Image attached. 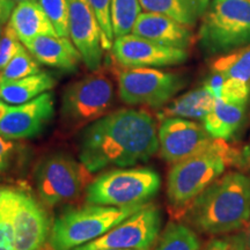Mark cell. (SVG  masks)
<instances>
[{
  "label": "cell",
  "instance_id": "obj_10",
  "mask_svg": "<svg viewBox=\"0 0 250 250\" xmlns=\"http://www.w3.org/2000/svg\"><path fill=\"white\" fill-rule=\"evenodd\" d=\"M161 224L160 210L147 204L102 236L72 250H148L160 234Z\"/></svg>",
  "mask_w": 250,
  "mask_h": 250
},
{
  "label": "cell",
  "instance_id": "obj_20",
  "mask_svg": "<svg viewBox=\"0 0 250 250\" xmlns=\"http://www.w3.org/2000/svg\"><path fill=\"white\" fill-rule=\"evenodd\" d=\"M215 96L205 85L192 89L179 98L173 99L156 114L159 121L169 117H181L187 120H204L213 108Z\"/></svg>",
  "mask_w": 250,
  "mask_h": 250
},
{
  "label": "cell",
  "instance_id": "obj_30",
  "mask_svg": "<svg viewBox=\"0 0 250 250\" xmlns=\"http://www.w3.org/2000/svg\"><path fill=\"white\" fill-rule=\"evenodd\" d=\"M22 43L9 22L4 27L1 39H0V71L5 68L9 61L14 57L15 54L21 48Z\"/></svg>",
  "mask_w": 250,
  "mask_h": 250
},
{
  "label": "cell",
  "instance_id": "obj_11",
  "mask_svg": "<svg viewBox=\"0 0 250 250\" xmlns=\"http://www.w3.org/2000/svg\"><path fill=\"white\" fill-rule=\"evenodd\" d=\"M115 61L123 67H164L187 62V50L159 44L127 34L116 37L111 48Z\"/></svg>",
  "mask_w": 250,
  "mask_h": 250
},
{
  "label": "cell",
  "instance_id": "obj_4",
  "mask_svg": "<svg viewBox=\"0 0 250 250\" xmlns=\"http://www.w3.org/2000/svg\"><path fill=\"white\" fill-rule=\"evenodd\" d=\"M147 205V204H145ZM145 205L115 208L93 205L68 208L55 219L49 243L52 250H72L102 236Z\"/></svg>",
  "mask_w": 250,
  "mask_h": 250
},
{
  "label": "cell",
  "instance_id": "obj_27",
  "mask_svg": "<svg viewBox=\"0 0 250 250\" xmlns=\"http://www.w3.org/2000/svg\"><path fill=\"white\" fill-rule=\"evenodd\" d=\"M48 15L56 33L61 37H70L67 0H36Z\"/></svg>",
  "mask_w": 250,
  "mask_h": 250
},
{
  "label": "cell",
  "instance_id": "obj_40",
  "mask_svg": "<svg viewBox=\"0 0 250 250\" xmlns=\"http://www.w3.org/2000/svg\"><path fill=\"white\" fill-rule=\"evenodd\" d=\"M104 250H137V249H104Z\"/></svg>",
  "mask_w": 250,
  "mask_h": 250
},
{
  "label": "cell",
  "instance_id": "obj_25",
  "mask_svg": "<svg viewBox=\"0 0 250 250\" xmlns=\"http://www.w3.org/2000/svg\"><path fill=\"white\" fill-rule=\"evenodd\" d=\"M142 9L139 0H111V22L115 39L132 33Z\"/></svg>",
  "mask_w": 250,
  "mask_h": 250
},
{
  "label": "cell",
  "instance_id": "obj_2",
  "mask_svg": "<svg viewBox=\"0 0 250 250\" xmlns=\"http://www.w3.org/2000/svg\"><path fill=\"white\" fill-rule=\"evenodd\" d=\"M184 214L193 228L208 235L242 229L250 220V177L228 171L206 188Z\"/></svg>",
  "mask_w": 250,
  "mask_h": 250
},
{
  "label": "cell",
  "instance_id": "obj_34",
  "mask_svg": "<svg viewBox=\"0 0 250 250\" xmlns=\"http://www.w3.org/2000/svg\"><path fill=\"white\" fill-rule=\"evenodd\" d=\"M15 8L14 0H0V24L6 26Z\"/></svg>",
  "mask_w": 250,
  "mask_h": 250
},
{
  "label": "cell",
  "instance_id": "obj_23",
  "mask_svg": "<svg viewBox=\"0 0 250 250\" xmlns=\"http://www.w3.org/2000/svg\"><path fill=\"white\" fill-rule=\"evenodd\" d=\"M211 68L225 79H239L250 83V45L221 55L212 62Z\"/></svg>",
  "mask_w": 250,
  "mask_h": 250
},
{
  "label": "cell",
  "instance_id": "obj_12",
  "mask_svg": "<svg viewBox=\"0 0 250 250\" xmlns=\"http://www.w3.org/2000/svg\"><path fill=\"white\" fill-rule=\"evenodd\" d=\"M158 136L161 158L169 164H176L201 152L214 139L204 125L181 117L161 121Z\"/></svg>",
  "mask_w": 250,
  "mask_h": 250
},
{
  "label": "cell",
  "instance_id": "obj_7",
  "mask_svg": "<svg viewBox=\"0 0 250 250\" xmlns=\"http://www.w3.org/2000/svg\"><path fill=\"white\" fill-rule=\"evenodd\" d=\"M115 99L114 83L102 72L71 83L64 90L61 117L68 130L83 129L92 122L104 116Z\"/></svg>",
  "mask_w": 250,
  "mask_h": 250
},
{
  "label": "cell",
  "instance_id": "obj_29",
  "mask_svg": "<svg viewBox=\"0 0 250 250\" xmlns=\"http://www.w3.org/2000/svg\"><path fill=\"white\" fill-rule=\"evenodd\" d=\"M201 250H247L246 232H237L217 235L211 239Z\"/></svg>",
  "mask_w": 250,
  "mask_h": 250
},
{
  "label": "cell",
  "instance_id": "obj_3",
  "mask_svg": "<svg viewBox=\"0 0 250 250\" xmlns=\"http://www.w3.org/2000/svg\"><path fill=\"white\" fill-rule=\"evenodd\" d=\"M250 165L248 149L213 139L201 152L174 164L167 179V198L175 213H183L208 186L230 167Z\"/></svg>",
  "mask_w": 250,
  "mask_h": 250
},
{
  "label": "cell",
  "instance_id": "obj_37",
  "mask_svg": "<svg viewBox=\"0 0 250 250\" xmlns=\"http://www.w3.org/2000/svg\"><path fill=\"white\" fill-rule=\"evenodd\" d=\"M0 250H14V248L12 245H4L0 246Z\"/></svg>",
  "mask_w": 250,
  "mask_h": 250
},
{
  "label": "cell",
  "instance_id": "obj_13",
  "mask_svg": "<svg viewBox=\"0 0 250 250\" xmlns=\"http://www.w3.org/2000/svg\"><path fill=\"white\" fill-rule=\"evenodd\" d=\"M55 116V95L46 92L22 104L8 105L0 121V134L8 139H28L40 136Z\"/></svg>",
  "mask_w": 250,
  "mask_h": 250
},
{
  "label": "cell",
  "instance_id": "obj_26",
  "mask_svg": "<svg viewBox=\"0 0 250 250\" xmlns=\"http://www.w3.org/2000/svg\"><path fill=\"white\" fill-rule=\"evenodd\" d=\"M41 72L40 62L34 58L23 44L2 71H0V83L22 79Z\"/></svg>",
  "mask_w": 250,
  "mask_h": 250
},
{
  "label": "cell",
  "instance_id": "obj_5",
  "mask_svg": "<svg viewBox=\"0 0 250 250\" xmlns=\"http://www.w3.org/2000/svg\"><path fill=\"white\" fill-rule=\"evenodd\" d=\"M205 55H225L250 45V0H211L198 31Z\"/></svg>",
  "mask_w": 250,
  "mask_h": 250
},
{
  "label": "cell",
  "instance_id": "obj_35",
  "mask_svg": "<svg viewBox=\"0 0 250 250\" xmlns=\"http://www.w3.org/2000/svg\"><path fill=\"white\" fill-rule=\"evenodd\" d=\"M7 109H8V105L6 104V102L2 101V100H0V121H1L2 117L6 115Z\"/></svg>",
  "mask_w": 250,
  "mask_h": 250
},
{
  "label": "cell",
  "instance_id": "obj_18",
  "mask_svg": "<svg viewBox=\"0 0 250 250\" xmlns=\"http://www.w3.org/2000/svg\"><path fill=\"white\" fill-rule=\"evenodd\" d=\"M8 22L22 44L40 36H58L48 15L37 1L18 2Z\"/></svg>",
  "mask_w": 250,
  "mask_h": 250
},
{
  "label": "cell",
  "instance_id": "obj_17",
  "mask_svg": "<svg viewBox=\"0 0 250 250\" xmlns=\"http://www.w3.org/2000/svg\"><path fill=\"white\" fill-rule=\"evenodd\" d=\"M40 64L73 72L83 61L79 50L68 37L40 36L23 44Z\"/></svg>",
  "mask_w": 250,
  "mask_h": 250
},
{
  "label": "cell",
  "instance_id": "obj_6",
  "mask_svg": "<svg viewBox=\"0 0 250 250\" xmlns=\"http://www.w3.org/2000/svg\"><path fill=\"white\" fill-rule=\"evenodd\" d=\"M160 187V176L149 168L109 170L88 184L86 202L115 208L145 205L158 193Z\"/></svg>",
  "mask_w": 250,
  "mask_h": 250
},
{
  "label": "cell",
  "instance_id": "obj_24",
  "mask_svg": "<svg viewBox=\"0 0 250 250\" xmlns=\"http://www.w3.org/2000/svg\"><path fill=\"white\" fill-rule=\"evenodd\" d=\"M201 240L191 227L173 221L165 228L155 250H201Z\"/></svg>",
  "mask_w": 250,
  "mask_h": 250
},
{
  "label": "cell",
  "instance_id": "obj_14",
  "mask_svg": "<svg viewBox=\"0 0 250 250\" xmlns=\"http://www.w3.org/2000/svg\"><path fill=\"white\" fill-rule=\"evenodd\" d=\"M70 37L89 71H99L103 59V36L88 0H67Z\"/></svg>",
  "mask_w": 250,
  "mask_h": 250
},
{
  "label": "cell",
  "instance_id": "obj_22",
  "mask_svg": "<svg viewBox=\"0 0 250 250\" xmlns=\"http://www.w3.org/2000/svg\"><path fill=\"white\" fill-rule=\"evenodd\" d=\"M56 79L48 72L41 71L22 79L0 83V99L8 104H22L56 86Z\"/></svg>",
  "mask_w": 250,
  "mask_h": 250
},
{
  "label": "cell",
  "instance_id": "obj_32",
  "mask_svg": "<svg viewBox=\"0 0 250 250\" xmlns=\"http://www.w3.org/2000/svg\"><path fill=\"white\" fill-rule=\"evenodd\" d=\"M17 152L18 145L14 139H8L0 134V176L12 167Z\"/></svg>",
  "mask_w": 250,
  "mask_h": 250
},
{
  "label": "cell",
  "instance_id": "obj_31",
  "mask_svg": "<svg viewBox=\"0 0 250 250\" xmlns=\"http://www.w3.org/2000/svg\"><path fill=\"white\" fill-rule=\"evenodd\" d=\"M250 95V83L239 79H226L221 90V99L226 101L247 102Z\"/></svg>",
  "mask_w": 250,
  "mask_h": 250
},
{
  "label": "cell",
  "instance_id": "obj_21",
  "mask_svg": "<svg viewBox=\"0 0 250 250\" xmlns=\"http://www.w3.org/2000/svg\"><path fill=\"white\" fill-rule=\"evenodd\" d=\"M145 12L159 13L192 28L204 17L211 0H139Z\"/></svg>",
  "mask_w": 250,
  "mask_h": 250
},
{
  "label": "cell",
  "instance_id": "obj_39",
  "mask_svg": "<svg viewBox=\"0 0 250 250\" xmlns=\"http://www.w3.org/2000/svg\"><path fill=\"white\" fill-rule=\"evenodd\" d=\"M15 2H22V1H36V0H14Z\"/></svg>",
  "mask_w": 250,
  "mask_h": 250
},
{
  "label": "cell",
  "instance_id": "obj_41",
  "mask_svg": "<svg viewBox=\"0 0 250 250\" xmlns=\"http://www.w3.org/2000/svg\"><path fill=\"white\" fill-rule=\"evenodd\" d=\"M247 149H248V151H249V153H250V145H249V147H248V148H247Z\"/></svg>",
  "mask_w": 250,
  "mask_h": 250
},
{
  "label": "cell",
  "instance_id": "obj_28",
  "mask_svg": "<svg viewBox=\"0 0 250 250\" xmlns=\"http://www.w3.org/2000/svg\"><path fill=\"white\" fill-rule=\"evenodd\" d=\"M98 19L103 36V48L109 50L114 43V29L111 22V0H88Z\"/></svg>",
  "mask_w": 250,
  "mask_h": 250
},
{
  "label": "cell",
  "instance_id": "obj_38",
  "mask_svg": "<svg viewBox=\"0 0 250 250\" xmlns=\"http://www.w3.org/2000/svg\"><path fill=\"white\" fill-rule=\"evenodd\" d=\"M4 27L2 24H0V39H1V35H2V31H4Z\"/></svg>",
  "mask_w": 250,
  "mask_h": 250
},
{
  "label": "cell",
  "instance_id": "obj_16",
  "mask_svg": "<svg viewBox=\"0 0 250 250\" xmlns=\"http://www.w3.org/2000/svg\"><path fill=\"white\" fill-rule=\"evenodd\" d=\"M133 35L144 37L159 44L187 50L191 45V28L177 22L174 19L159 13H140L132 28Z\"/></svg>",
  "mask_w": 250,
  "mask_h": 250
},
{
  "label": "cell",
  "instance_id": "obj_9",
  "mask_svg": "<svg viewBox=\"0 0 250 250\" xmlns=\"http://www.w3.org/2000/svg\"><path fill=\"white\" fill-rule=\"evenodd\" d=\"M81 162L66 153H52L39 162L34 179L40 199L46 206L76 201L85 187V174Z\"/></svg>",
  "mask_w": 250,
  "mask_h": 250
},
{
  "label": "cell",
  "instance_id": "obj_8",
  "mask_svg": "<svg viewBox=\"0 0 250 250\" xmlns=\"http://www.w3.org/2000/svg\"><path fill=\"white\" fill-rule=\"evenodd\" d=\"M118 95L125 104L160 108L187 85L179 73L154 67H124L118 72Z\"/></svg>",
  "mask_w": 250,
  "mask_h": 250
},
{
  "label": "cell",
  "instance_id": "obj_1",
  "mask_svg": "<svg viewBox=\"0 0 250 250\" xmlns=\"http://www.w3.org/2000/svg\"><path fill=\"white\" fill-rule=\"evenodd\" d=\"M155 118L144 109H118L81 129L79 160L89 173L146 162L159 151Z\"/></svg>",
  "mask_w": 250,
  "mask_h": 250
},
{
  "label": "cell",
  "instance_id": "obj_19",
  "mask_svg": "<svg viewBox=\"0 0 250 250\" xmlns=\"http://www.w3.org/2000/svg\"><path fill=\"white\" fill-rule=\"evenodd\" d=\"M247 104V102L215 99L213 108L203 120V125L212 138L230 139L245 121Z\"/></svg>",
  "mask_w": 250,
  "mask_h": 250
},
{
  "label": "cell",
  "instance_id": "obj_36",
  "mask_svg": "<svg viewBox=\"0 0 250 250\" xmlns=\"http://www.w3.org/2000/svg\"><path fill=\"white\" fill-rule=\"evenodd\" d=\"M246 236H247V250H250V220L246 229Z\"/></svg>",
  "mask_w": 250,
  "mask_h": 250
},
{
  "label": "cell",
  "instance_id": "obj_33",
  "mask_svg": "<svg viewBox=\"0 0 250 250\" xmlns=\"http://www.w3.org/2000/svg\"><path fill=\"white\" fill-rule=\"evenodd\" d=\"M225 80L226 79L221 74L217 73V72H212V74L205 81L204 85L211 90L212 94L215 96V99H218L221 96V90H223Z\"/></svg>",
  "mask_w": 250,
  "mask_h": 250
},
{
  "label": "cell",
  "instance_id": "obj_15",
  "mask_svg": "<svg viewBox=\"0 0 250 250\" xmlns=\"http://www.w3.org/2000/svg\"><path fill=\"white\" fill-rule=\"evenodd\" d=\"M14 250H41L51 232V225L43 206L34 197L20 192L14 220Z\"/></svg>",
  "mask_w": 250,
  "mask_h": 250
}]
</instances>
